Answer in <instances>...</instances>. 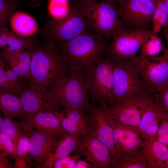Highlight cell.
<instances>
[{
    "instance_id": "d6986e66",
    "label": "cell",
    "mask_w": 168,
    "mask_h": 168,
    "mask_svg": "<svg viewBox=\"0 0 168 168\" xmlns=\"http://www.w3.org/2000/svg\"><path fill=\"white\" fill-rule=\"evenodd\" d=\"M168 115V111L162 110L154 105L145 112L136 129L145 141L156 138L160 124Z\"/></svg>"
},
{
    "instance_id": "30bf717a",
    "label": "cell",
    "mask_w": 168,
    "mask_h": 168,
    "mask_svg": "<svg viewBox=\"0 0 168 168\" xmlns=\"http://www.w3.org/2000/svg\"><path fill=\"white\" fill-rule=\"evenodd\" d=\"M156 34L152 29H127L114 36L106 55L121 60L133 58L144 44Z\"/></svg>"
},
{
    "instance_id": "d590c367",
    "label": "cell",
    "mask_w": 168,
    "mask_h": 168,
    "mask_svg": "<svg viewBox=\"0 0 168 168\" xmlns=\"http://www.w3.org/2000/svg\"><path fill=\"white\" fill-rule=\"evenodd\" d=\"M13 149L11 139L6 134L0 131V154L5 152L11 155Z\"/></svg>"
},
{
    "instance_id": "836d02e7",
    "label": "cell",
    "mask_w": 168,
    "mask_h": 168,
    "mask_svg": "<svg viewBox=\"0 0 168 168\" xmlns=\"http://www.w3.org/2000/svg\"><path fill=\"white\" fill-rule=\"evenodd\" d=\"M30 138L27 134L24 131L18 142L16 157L27 156L28 153H30Z\"/></svg>"
},
{
    "instance_id": "7c38bea8",
    "label": "cell",
    "mask_w": 168,
    "mask_h": 168,
    "mask_svg": "<svg viewBox=\"0 0 168 168\" xmlns=\"http://www.w3.org/2000/svg\"><path fill=\"white\" fill-rule=\"evenodd\" d=\"M107 106H104L92 101L85 112L89 118L87 133L96 138L109 148L112 158L116 152L113 131L107 116Z\"/></svg>"
},
{
    "instance_id": "603a6c76",
    "label": "cell",
    "mask_w": 168,
    "mask_h": 168,
    "mask_svg": "<svg viewBox=\"0 0 168 168\" xmlns=\"http://www.w3.org/2000/svg\"><path fill=\"white\" fill-rule=\"evenodd\" d=\"M9 21L13 32L20 35L29 37L39 31L35 19L25 12L20 11L14 12Z\"/></svg>"
},
{
    "instance_id": "3957f363",
    "label": "cell",
    "mask_w": 168,
    "mask_h": 168,
    "mask_svg": "<svg viewBox=\"0 0 168 168\" xmlns=\"http://www.w3.org/2000/svg\"><path fill=\"white\" fill-rule=\"evenodd\" d=\"M70 67L71 70L68 75L47 89L60 107L65 109H79L85 111L90 103L85 72Z\"/></svg>"
},
{
    "instance_id": "ab89813d",
    "label": "cell",
    "mask_w": 168,
    "mask_h": 168,
    "mask_svg": "<svg viewBox=\"0 0 168 168\" xmlns=\"http://www.w3.org/2000/svg\"><path fill=\"white\" fill-rule=\"evenodd\" d=\"M9 155L3 152L0 154V168H8L10 167Z\"/></svg>"
},
{
    "instance_id": "2e32d148",
    "label": "cell",
    "mask_w": 168,
    "mask_h": 168,
    "mask_svg": "<svg viewBox=\"0 0 168 168\" xmlns=\"http://www.w3.org/2000/svg\"><path fill=\"white\" fill-rule=\"evenodd\" d=\"M24 131L28 135L30 142V154L35 166L40 168L46 160L58 140L55 137L39 132L21 124Z\"/></svg>"
},
{
    "instance_id": "f6af8a7d",
    "label": "cell",
    "mask_w": 168,
    "mask_h": 168,
    "mask_svg": "<svg viewBox=\"0 0 168 168\" xmlns=\"http://www.w3.org/2000/svg\"><path fill=\"white\" fill-rule=\"evenodd\" d=\"M5 25H3L2 24H1V23H0V27H2V26H4Z\"/></svg>"
},
{
    "instance_id": "9a60e30c",
    "label": "cell",
    "mask_w": 168,
    "mask_h": 168,
    "mask_svg": "<svg viewBox=\"0 0 168 168\" xmlns=\"http://www.w3.org/2000/svg\"><path fill=\"white\" fill-rule=\"evenodd\" d=\"M61 111H45L28 118L20 117V123L39 132L55 137L62 136L66 133L61 123Z\"/></svg>"
},
{
    "instance_id": "ba28073f",
    "label": "cell",
    "mask_w": 168,
    "mask_h": 168,
    "mask_svg": "<svg viewBox=\"0 0 168 168\" xmlns=\"http://www.w3.org/2000/svg\"><path fill=\"white\" fill-rule=\"evenodd\" d=\"M153 104L151 95L133 96L108 107L109 117L114 122L136 129L146 111Z\"/></svg>"
},
{
    "instance_id": "f546056e",
    "label": "cell",
    "mask_w": 168,
    "mask_h": 168,
    "mask_svg": "<svg viewBox=\"0 0 168 168\" xmlns=\"http://www.w3.org/2000/svg\"><path fill=\"white\" fill-rule=\"evenodd\" d=\"M152 96L154 105L162 110L168 111V83L158 90Z\"/></svg>"
},
{
    "instance_id": "484cf974",
    "label": "cell",
    "mask_w": 168,
    "mask_h": 168,
    "mask_svg": "<svg viewBox=\"0 0 168 168\" xmlns=\"http://www.w3.org/2000/svg\"><path fill=\"white\" fill-rule=\"evenodd\" d=\"M13 119L4 117L0 124V131L6 134L12 141L14 149L11 155L14 159L16 157L19 140L24 131L21 124Z\"/></svg>"
},
{
    "instance_id": "b9f144b4",
    "label": "cell",
    "mask_w": 168,
    "mask_h": 168,
    "mask_svg": "<svg viewBox=\"0 0 168 168\" xmlns=\"http://www.w3.org/2000/svg\"><path fill=\"white\" fill-rule=\"evenodd\" d=\"M6 1L10 4L16 7L18 3V0H6Z\"/></svg>"
},
{
    "instance_id": "52a82bcc",
    "label": "cell",
    "mask_w": 168,
    "mask_h": 168,
    "mask_svg": "<svg viewBox=\"0 0 168 168\" xmlns=\"http://www.w3.org/2000/svg\"><path fill=\"white\" fill-rule=\"evenodd\" d=\"M92 29L86 18L77 10L71 7L70 13L64 18L48 20L41 33L47 39L57 44Z\"/></svg>"
},
{
    "instance_id": "44dd1931",
    "label": "cell",
    "mask_w": 168,
    "mask_h": 168,
    "mask_svg": "<svg viewBox=\"0 0 168 168\" xmlns=\"http://www.w3.org/2000/svg\"><path fill=\"white\" fill-rule=\"evenodd\" d=\"M80 135L68 133L62 135L40 168H53V164L55 161L68 156L77 149L80 140Z\"/></svg>"
},
{
    "instance_id": "7a4b0ae2",
    "label": "cell",
    "mask_w": 168,
    "mask_h": 168,
    "mask_svg": "<svg viewBox=\"0 0 168 168\" xmlns=\"http://www.w3.org/2000/svg\"><path fill=\"white\" fill-rule=\"evenodd\" d=\"M31 52L29 82L40 88H47L68 75L71 67L65 63L55 44L47 39L30 49Z\"/></svg>"
},
{
    "instance_id": "7402d4cb",
    "label": "cell",
    "mask_w": 168,
    "mask_h": 168,
    "mask_svg": "<svg viewBox=\"0 0 168 168\" xmlns=\"http://www.w3.org/2000/svg\"><path fill=\"white\" fill-rule=\"evenodd\" d=\"M38 44L35 39L20 35L9 31L5 26L0 28V48L9 51L20 49H30Z\"/></svg>"
},
{
    "instance_id": "f1b7e54d",
    "label": "cell",
    "mask_w": 168,
    "mask_h": 168,
    "mask_svg": "<svg viewBox=\"0 0 168 168\" xmlns=\"http://www.w3.org/2000/svg\"><path fill=\"white\" fill-rule=\"evenodd\" d=\"M65 115L76 123L83 129L84 133H87L89 118L85 111L79 109H63Z\"/></svg>"
},
{
    "instance_id": "8fae6325",
    "label": "cell",
    "mask_w": 168,
    "mask_h": 168,
    "mask_svg": "<svg viewBox=\"0 0 168 168\" xmlns=\"http://www.w3.org/2000/svg\"><path fill=\"white\" fill-rule=\"evenodd\" d=\"M161 55L138 57L140 75L147 92L152 95L168 83V50Z\"/></svg>"
},
{
    "instance_id": "cb8c5ba5",
    "label": "cell",
    "mask_w": 168,
    "mask_h": 168,
    "mask_svg": "<svg viewBox=\"0 0 168 168\" xmlns=\"http://www.w3.org/2000/svg\"><path fill=\"white\" fill-rule=\"evenodd\" d=\"M142 148L115 155L112 158L111 168H148Z\"/></svg>"
},
{
    "instance_id": "1f68e13d",
    "label": "cell",
    "mask_w": 168,
    "mask_h": 168,
    "mask_svg": "<svg viewBox=\"0 0 168 168\" xmlns=\"http://www.w3.org/2000/svg\"><path fill=\"white\" fill-rule=\"evenodd\" d=\"M16 8L6 0H0V23L5 25L15 12Z\"/></svg>"
},
{
    "instance_id": "8d00e7d4",
    "label": "cell",
    "mask_w": 168,
    "mask_h": 168,
    "mask_svg": "<svg viewBox=\"0 0 168 168\" xmlns=\"http://www.w3.org/2000/svg\"><path fill=\"white\" fill-rule=\"evenodd\" d=\"M6 64V62L0 58V93L12 94L5 73Z\"/></svg>"
},
{
    "instance_id": "e575fe53",
    "label": "cell",
    "mask_w": 168,
    "mask_h": 168,
    "mask_svg": "<svg viewBox=\"0 0 168 168\" xmlns=\"http://www.w3.org/2000/svg\"><path fill=\"white\" fill-rule=\"evenodd\" d=\"M82 155L80 153L74 156H68L55 161L53 165V168H75L77 161Z\"/></svg>"
},
{
    "instance_id": "e0dca14e",
    "label": "cell",
    "mask_w": 168,
    "mask_h": 168,
    "mask_svg": "<svg viewBox=\"0 0 168 168\" xmlns=\"http://www.w3.org/2000/svg\"><path fill=\"white\" fill-rule=\"evenodd\" d=\"M107 116L108 122L112 128L116 145V152L115 155L133 152L143 147L144 140L136 129L114 122L109 117L107 110Z\"/></svg>"
},
{
    "instance_id": "4dcf8cb0",
    "label": "cell",
    "mask_w": 168,
    "mask_h": 168,
    "mask_svg": "<svg viewBox=\"0 0 168 168\" xmlns=\"http://www.w3.org/2000/svg\"><path fill=\"white\" fill-rule=\"evenodd\" d=\"M60 117L62 126L66 133L81 135L84 133L81 128L65 115L63 109L61 110Z\"/></svg>"
},
{
    "instance_id": "5b68a950",
    "label": "cell",
    "mask_w": 168,
    "mask_h": 168,
    "mask_svg": "<svg viewBox=\"0 0 168 168\" xmlns=\"http://www.w3.org/2000/svg\"><path fill=\"white\" fill-rule=\"evenodd\" d=\"M110 58L112 64L114 103L136 95L149 94L140 75L138 56L125 60Z\"/></svg>"
},
{
    "instance_id": "8992f818",
    "label": "cell",
    "mask_w": 168,
    "mask_h": 168,
    "mask_svg": "<svg viewBox=\"0 0 168 168\" xmlns=\"http://www.w3.org/2000/svg\"><path fill=\"white\" fill-rule=\"evenodd\" d=\"M84 78L92 101L107 107L114 103L112 64L109 57L106 55L92 70L85 72Z\"/></svg>"
},
{
    "instance_id": "5bb4252c",
    "label": "cell",
    "mask_w": 168,
    "mask_h": 168,
    "mask_svg": "<svg viewBox=\"0 0 168 168\" xmlns=\"http://www.w3.org/2000/svg\"><path fill=\"white\" fill-rule=\"evenodd\" d=\"M77 149L94 168H111V156L107 147L97 138L86 133L82 135Z\"/></svg>"
},
{
    "instance_id": "ffe728a7",
    "label": "cell",
    "mask_w": 168,
    "mask_h": 168,
    "mask_svg": "<svg viewBox=\"0 0 168 168\" xmlns=\"http://www.w3.org/2000/svg\"><path fill=\"white\" fill-rule=\"evenodd\" d=\"M148 168H168V147L155 138L144 141L142 148Z\"/></svg>"
},
{
    "instance_id": "4316f807",
    "label": "cell",
    "mask_w": 168,
    "mask_h": 168,
    "mask_svg": "<svg viewBox=\"0 0 168 168\" xmlns=\"http://www.w3.org/2000/svg\"><path fill=\"white\" fill-rule=\"evenodd\" d=\"M168 22V0H156L152 25V30L157 34Z\"/></svg>"
},
{
    "instance_id": "ac0fdd59",
    "label": "cell",
    "mask_w": 168,
    "mask_h": 168,
    "mask_svg": "<svg viewBox=\"0 0 168 168\" xmlns=\"http://www.w3.org/2000/svg\"><path fill=\"white\" fill-rule=\"evenodd\" d=\"M0 58L22 79L29 80L31 61L30 49H23L9 51L4 49L0 52Z\"/></svg>"
},
{
    "instance_id": "7bdbcfd3",
    "label": "cell",
    "mask_w": 168,
    "mask_h": 168,
    "mask_svg": "<svg viewBox=\"0 0 168 168\" xmlns=\"http://www.w3.org/2000/svg\"><path fill=\"white\" fill-rule=\"evenodd\" d=\"M42 0H34V6H36L39 5V4L41 3Z\"/></svg>"
},
{
    "instance_id": "ee69618b",
    "label": "cell",
    "mask_w": 168,
    "mask_h": 168,
    "mask_svg": "<svg viewBox=\"0 0 168 168\" xmlns=\"http://www.w3.org/2000/svg\"><path fill=\"white\" fill-rule=\"evenodd\" d=\"M3 118H2L1 115V114L0 113V124H1L2 120V119H3Z\"/></svg>"
},
{
    "instance_id": "d6a6232c",
    "label": "cell",
    "mask_w": 168,
    "mask_h": 168,
    "mask_svg": "<svg viewBox=\"0 0 168 168\" xmlns=\"http://www.w3.org/2000/svg\"><path fill=\"white\" fill-rule=\"evenodd\" d=\"M156 138L159 142L168 147V115L161 121Z\"/></svg>"
},
{
    "instance_id": "83f0119b",
    "label": "cell",
    "mask_w": 168,
    "mask_h": 168,
    "mask_svg": "<svg viewBox=\"0 0 168 168\" xmlns=\"http://www.w3.org/2000/svg\"><path fill=\"white\" fill-rule=\"evenodd\" d=\"M155 35L146 42L142 46L141 54L138 56L144 57L157 55L165 49L161 39Z\"/></svg>"
},
{
    "instance_id": "f35d334b",
    "label": "cell",
    "mask_w": 168,
    "mask_h": 168,
    "mask_svg": "<svg viewBox=\"0 0 168 168\" xmlns=\"http://www.w3.org/2000/svg\"><path fill=\"white\" fill-rule=\"evenodd\" d=\"M98 0L110 1L117 3L122 0H70V2L71 5L73 7H75L86 3L97 1Z\"/></svg>"
},
{
    "instance_id": "d4e9b609",
    "label": "cell",
    "mask_w": 168,
    "mask_h": 168,
    "mask_svg": "<svg viewBox=\"0 0 168 168\" xmlns=\"http://www.w3.org/2000/svg\"><path fill=\"white\" fill-rule=\"evenodd\" d=\"M0 111L4 117L13 119L25 116L19 97L9 93H0Z\"/></svg>"
},
{
    "instance_id": "74e56055",
    "label": "cell",
    "mask_w": 168,
    "mask_h": 168,
    "mask_svg": "<svg viewBox=\"0 0 168 168\" xmlns=\"http://www.w3.org/2000/svg\"><path fill=\"white\" fill-rule=\"evenodd\" d=\"M27 156H22L16 157L14 159L15 161L14 167L16 168H28L27 164Z\"/></svg>"
},
{
    "instance_id": "60d3db41",
    "label": "cell",
    "mask_w": 168,
    "mask_h": 168,
    "mask_svg": "<svg viewBox=\"0 0 168 168\" xmlns=\"http://www.w3.org/2000/svg\"><path fill=\"white\" fill-rule=\"evenodd\" d=\"M93 168L86 160H78L76 164L75 168Z\"/></svg>"
},
{
    "instance_id": "9c48e42d",
    "label": "cell",
    "mask_w": 168,
    "mask_h": 168,
    "mask_svg": "<svg viewBox=\"0 0 168 168\" xmlns=\"http://www.w3.org/2000/svg\"><path fill=\"white\" fill-rule=\"evenodd\" d=\"M156 1L122 0L117 3V11L128 29L151 30Z\"/></svg>"
},
{
    "instance_id": "4fadbf2b",
    "label": "cell",
    "mask_w": 168,
    "mask_h": 168,
    "mask_svg": "<svg viewBox=\"0 0 168 168\" xmlns=\"http://www.w3.org/2000/svg\"><path fill=\"white\" fill-rule=\"evenodd\" d=\"M19 97L25 117H30L40 112L60 110L57 102L47 88H38L29 82Z\"/></svg>"
},
{
    "instance_id": "277c9868",
    "label": "cell",
    "mask_w": 168,
    "mask_h": 168,
    "mask_svg": "<svg viewBox=\"0 0 168 168\" xmlns=\"http://www.w3.org/2000/svg\"><path fill=\"white\" fill-rule=\"evenodd\" d=\"M116 3L103 1L72 7L86 18L95 32L107 40L127 30L119 15Z\"/></svg>"
},
{
    "instance_id": "6da1fadb",
    "label": "cell",
    "mask_w": 168,
    "mask_h": 168,
    "mask_svg": "<svg viewBox=\"0 0 168 168\" xmlns=\"http://www.w3.org/2000/svg\"><path fill=\"white\" fill-rule=\"evenodd\" d=\"M56 44L65 63L85 72L92 70L106 55L109 45L103 36L92 30Z\"/></svg>"
}]
</instances>
